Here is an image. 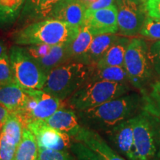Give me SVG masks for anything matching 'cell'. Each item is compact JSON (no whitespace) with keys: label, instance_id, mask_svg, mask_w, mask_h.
Instances as JSON below:
<instances>
[{"label":"cell","instance_id":"cell-3","mask_svg":"<svg viewBox=\"0 0 160 160\" xmlns=\"http://www.w3.org/2000/svg\"><path fill=\"white\" fill-rule=\"evenodd\" d=\"M93 66L68 62L49 72L42 91L65 101L88 82Z\"/></svg>","mask_w":160,"mask_h":160},{"label":"cell","instance_id":"cell-33","mask_svg":"<svg viewBox=\"0 0 160 160\" xmlns=\"http://www.w3.org/2000/svg\"><path fill=\"white\" fill-rule=\"evenodd\" d=\"M149 57L153 71L160 78V40L155 42L149 48Z\"/></svg>","mask_w":160,"mask_h":160},{"label":"cell","instance_id":"cell-26","mask_svg":"<svg viewBox=\"0 0 160 160\" xmlns=\"http://www.w3.org/2000/svg\"><path fill=\"white\" fill-rule=\"evenodd\" d=\"M150 88L151 91L148 95L144 97V109L160 117V81H157L152 84Z\"/></svg>","mask_w":160,"mask_h":160},{"label":"cell","instance_id":"cell-39","mask_svg":"<svg viewBox=\"0 0 160 160\" xmlns=\"http://www.w3.org/2000/svg\"><path fill=\"white\" fill-rule=\"evenodd\" d=\"M130 1H133L134 2L139 3V4H145L147 0H130Z\"/></svg>","mask_w":160,"mask_h":160},{"label":"cell","instance_id":"cell-8","mask_svg":"<svg viewBox=\"0 0 160 160\" xmlns=\"http://www.w3.org/2000/svg\"><path fill=\"white\" fill-rule=\"evenodd\" d=\"M29 95L27 105L22 111L14 113L24 128L37 120H45L65 104L42 90H25Z\"/></svg>","mask_w":160,"mask_h":160},{"label":"cell","instance_id":"cell-15","mask_svg":"<svg viewBox=\"0 0 160 160\" xmlns=\"http://www.w3.org/2000/svg\"><path fill=\"white\" fill-rule=\"evenodd\" d=\"M73 140L85 144L104 160H126L112 149L98 132L93 130L82 126L79 132Z\"/></svg>","mask_w":160,"mask_h":160},{"label":"cell","instance_id":"cell-7","mask_svg":"<svg viewBox=\"0 0 160 160\" xmlns=\"http://www.w3.org/2000/svg\"><path fill=\"white\" fill-rule=\"evenodd\" d=\"M8 55L17 85L25 90H42L47 74L27 53L23 46L12 45Z\"/></svg>","mask_w":160,"mask_h":160},{"label":"cell","instance_id":"cell-22","mask_svg":"<svg viewBox=\"0 0 160 160\" xmlns=\"http://www.w3.org/2000/svg\"><path fill=\"white\" fill-rule=\"evenodd\" d=\"M93 36L89 31L88 26L84 25L80 28L77 37L68 46V55L70 62H82L84 56L91 45Z\"/></svg>","mask_w":160,"mask_h":160},{"label":"cell","instance_id":"cell-31","mask_svg":"<svg viewBox=\"0 0 160 160\" xmlns=\"http://www.w3.org/2000/svg\"><path fill=\"white\" fill-rule=\"evenodd\" d=\"M17 146L0 135V160H14Z\"/></svg>","mask_w":160,"mask_h":160},{"label":"cell","instance_id":"cell-10","mask_svg":"<svg viewBox=\"0 0 160 160\" xmlns=\"http://www.w3.org/2000/svg\"><path fill=\"white\" fill-rule=\"evenodd\" d=\"M27 128L34 135L39 148L54 151H68L71 148L73 139L69 135L47 125L44 120L33 122Z\"/></svg>","mask_w":160,"mask_h":160},{"label":"cell","instance_id":"cell-18","mask_svg":"<svg viewBox=\"0 0 160 160\" xmlns=\"http://www.w3.org/2000/svg\"><path fill=\"white\" fill-rule=\"evenodd\" d=\"M118 37L119 36L116 35V33L102 34L93 37L88 50L84 56L82 63L95 66Z\"/></svg>","mask_w":160,"mask_h":160},{"label":"cell","instance_id":"cell-12","mask_svg":"<svg viewBox=\"0 0 160 160\" xmlns=\"http://www.w3.org/2000/svg\"><path fill=\"white\" fill-rule=\"evenodd\" d=\"M105 133L112 145L128 160H137L133 139V118L122 122Z\"/></svg>","mask_w":160,"mask_h":160},{"label":"cell","instance_id":"cell-21","mask_svg":"<svg viewBox=\"0 0 160 160\" xmlns=\"http://www.w3.org/2000/svg\"><path fill=\"white\" fill-rule=\"evenodd\" d=\"M69 44L53 45L51 51L47 55L35 60L47 76L51 70L64 63L70 62L68 55Z\"/></svg>","mask_w":160,"mask_h":160},{"label":"cell","instance_id":"cell-37","mask_svg":"<svg viewBox=\"0 0 160 160\" xmlns=\"http://www.w3.org/2000/svg\"><path fill=\"white\" fill-rule=\"evenodd\" d=\"M8 52V47L5 42L3 39H0V58L5 55V53H7Z\"/></svg>","mask_w":160,"mask_h":160},{"label":"cell","instance_id":"cell-29","mask_svg":"<svg viewBox=\"0 0 160 160\" xmlns=\"http://www.w3.org/2000/svg\"><path fill=\"white\" fill-rule=\"evenodd\" d=\"M37 160H77L68 151H54L39 148Z\"/></svg>","mask_w":160,"mask_h":160},{"label":"cell","instance_id":"cell-13","mask_svg":"<svg viewBox=\"0 0 160 160\" xmlns=\"http://www.w3.org/2000/svg\"><path fill=\"white\" fill-rule=\"evenodd\" d=\"M65 0H26L17 21L19 28L29 24L51 19L56 9Z\"/></svg>","mask_w":160,"mask_h":160},{"label":"cell","instance_id":"cell-20","mask_svg":"<svg viewBox=\"0 0 160 160\" xmlns=\"http://www.w3.org/2000/svg\"><path fill=\"white\" fill-rule=\"evenodd\" d=\"M26 0H0V28L8 30L17 22Z\"/></svg>","mask_w":160,"mask_h":160},{"label":"cell","instance_id":"cell-34","mask_svg":"<svg viewBox=\"0 0 160 160\" xmlns=\"http://www.w3.org/2000/svg\"><path fill=\"white\" fill-rule=\"evenodd\" d=\"M145 7L148 15L160 19V0H147Z\"/></svg>","mask_w":160,"mask_h":160},{"label":"cell","instance_id":"cell-11","mask_svg":"<svg viewBox=\"0 0 160 160\" xmlns=\"http://www.w3.org/2000/svg\"><path fill=\"white\" fill-rule=\"evenodd\" d=\"M85 24L93 37L117 33V8L116 5L96 11H86Z\"/></svg>","mask_w":160,"mask_h":160},{"label":"cell","instance_id":"cell-27","mask_svg":"<svg viewBox=\"0 0 160 160\" xmlns=\"http://www.w3.org/2000/svg\"><path fill=\"white\" fill-rule=\"evenodd\" d=\"M70 151L77 160H104L98 153L79 141L73 140Z\"/></svg>","mask_w":160,"mask_h":160},{"label":"cell","instance_id":"cell-36","mask_svg":"<svg viewBox=\"0 0 160 160\" xmlns=\"http://www.w3.org/2000/svg\"><path fill=\"white\" fill-rule=\"evenodd\" d=\"M10 114H11V113L8 110L0 104V128Z\"/></svg>","mask_w":160,"mask_h":160},{"label":"cell","instance_id":"cell-28","mask_svg":"<svg viewBox=\"0 0 160 160\" xmlns=\"http://www.w3.org/2000/svg\"><path fill=\"white\" fill-rule=\"evenodd\" d=\"M140 34L152 39L160 40V19L148 15L144 22Z\"/></svg>","mask_w":160,"mask_h":160},{"label":"cell","instance_id":"cell-35","mask_svg":"<svg viewBox=\"0 0 160 160\" xmlns=\"http://www.w3.org/2000/svg\"><path fill=\"white\" fill-rule=\"evenodd\" d=\"M116 0H97L88 8V11H96V10L105 8L115 5Z\"/></svg>","mask_w":160,"mask_h":160},{"label":"cell","instance_id":"cell-38","mask_svg":"<svg viewBox=\"0 0 160 160\" xmlns=\"http://www.w3.org/2000/svg\"><path fill=\"white\" fill-rule=\"evenodd\" d=\"M77 1H79L81 4H82L86 8L88 9L92 4L94 3L97 0H77Z\"/></svg>","mask_w":160,"mask_h":160},{"label":"cell","instance_id":"cell-23","mask_svg":"<svg viewBox=\"0 0 160 160\" xmlns=\"http://www.w3.org/2000/svg\"><path fill=\"white\" fill-rule=\"evenodd\" d=\"M98 80L130 84L129 78L126 70L125 68L121 66H106V67L93 66L88 82L98 81Z\"/></svg>","mask_w":160,"mask_h":160},{"label":"cell","instance_id":"cell-30","mask_svg":"<svg viewBox=\"0 0 160 160\" xmlns=\"http://www.w3.org/2000/svg\"><path fill=\"white\" fill-rule=\"evenodd\" d=\"M15 82L8 52L0 58V85Z\"/></svg>","mask_w":160,"mask_h":160},{"label":"cell","instance_id":"cell-9","mask_svg":"<svg viewBox=\"0 0 160 160\" xmlns=\"http://www.w3.org/2000/svg\"><path fill=\"white\" fill-rule=\"evenodd\" d=\"M118 32L123 37H133L140 33L148 16L145 4L130 0H116Z\"/></svg>","mask_w":160,"mask_h":160},{"label":"cell","instance_id":"cell-25","mask_svg":"<svg viewBox=\"0 0 160 160\" xmlns=\"http://www.w3.org/2000/svg\"><path fill=\"white\" fill-rule=\"evenodd\" d=\"M23 129L24 127L19 119L14 114L11 113L0 128V135L18 146L22 138Z\"/></svg>","mask_w":160,"mask_h":160},{"label":"cell","instance_id":"cell-4","mask_svg":"<svg viewBox=\"0 0 160 160\" xmlns=\"http://www.w3.org/2000/svg\"><path fill=\"white\" fill-rule=\"evenodd\" d=\"M130 91V84L104 80L88 82L65 102L75 111H82L125 95Z\"/></svg>","mask_w":160,"mask_h":160},{"label":"cell","instance_id":"cell-32","mask_svg":"<svg viewBox=\"0 0 160 160\" xmlns=\"http://www.w3.org/2000/svg\"><path fill=\"white\" fill-rule=\"evenodd\" d=\"M53 45L46 44H37V45H30L23 46L27 53L34 60L45 57L51 51Z\"/></svg>","mask_w":160,"mask_h":160},{"label":"cell","instance_id":"cell-24","mask_svg":"<svg viewBox=\"0 0 160 160\" xmlns=\"http://www.w3.org/2000/svg\"><path fill=\"white\" fill-rule=\"evenodd\" d=\"M39 145L33 133L24 128L22 138L17 146L14 160H37Z\"/></svg>","mask_w":160,"mask_h":160},{"label":"cell","instance_id":"cell-14","mask_svg":"<svg viewBox=\"0 0 160 160\" xmlns=\"http://www.w3.org/2000/svg\"><path fill=\"white\" fill-rule=\"evenodd\" d=\"M44 121L57 131L69 135L73 139L77 137L82 127L76 111L66 103Z\"/></svg>","mask_w":160,"mask_h":160},{"label":"cell","instance_id":"cell-17","mask_svg":"<svg viewBox=\"0 0 160 160\" xmlns=\"http://www.w3.org/2000/svg\"><path fill=\"white\" fill-rule=\"evenodd\" d=\"M87 8L77 0H65L56 9L51 19L81 28L85 24Z\"/></svg>","mask_w":160,"mask_h":160},{"label":"cell","instance_id":"cell-1","mask_svg":"<svg viewBox=\"0 0 160 160\" xmlns=\"http://www.w3.org/2000/svg\"><path fill=\"white\" fill-rule=\"evenodd\" d=\"M145 107V98L138 93H128L97 107L76 111L82 127L105 132L122 122L137 116Z\"/></svg>","mask_w":160,"mask_h":160},{"label":"cell","instance_id":"cell-5","mask_svg":"<svg viewBox=\"0 0 160 160\" xmlns=\"http://www.w3.org/2000/svg\"><path fill=\"white\" fill-rule=\"evenodd\" d=\"M124 68L131 85L145 97L148 88L153 84L155 72L149 57V48L145 39L133 38L130 40L126 50Z\"/></svg>","mask_w":160,"mask_h":160},{"label":"cell","instance_id":"cell-6","mask_svg":"<svg viewBox=\"0 0 160 160\" xmlns=\"http://www.w3.org/2000/svg\"><path fill=\"white\" fill-rule=\"evenodd\" d=\"M137 160H160V117L143 109L133 117Z\"/></svg>","mask_w":160,"mask_h":160},{"label":"cell","instance_id":"cell-19","mask_svg":"<svg viewBox=\"0 0 160 160\" xmlns=\"http://www.w3.org/2000/svg\"><path fill=\"white\" fill-rule=\"evenodd\" d=\"M128 37H119L112 44L105 54L98 62L96 67H106V66H121L124 67L125 56L128 45L130 42Z\"/></svg>","mask_w":160,"mask_h":160},{"label":"cell","instance_id":"cell-2","mask_svg":"<svg viewBox=\"0 0 160 160\" xmlns=\"http://www.w3.org/2000/svg\"><path fill=\"white\" fill-rule=\"evenodd\" d=\"M79 29L57 19H45L18 28L12 33L11 39L14 45L20 46L57 45L71 43L77 37Z\"/></svg>","mask_w":160,"mask_h":160},{"label":"cell","instance_id":"cell-16","mask_svg":"<svg viewBox=\"0 0 160 160\" xmlns=\"http://www.w3.org/2000/svg\"><path fill=\"white\" fill-rule=\"evenodd\" d=\"M29 95L16 82L0 85V104L11 113H17L25 108Z\"/></svg>","mask_w":160,"mask_h":160}]
</instances>
